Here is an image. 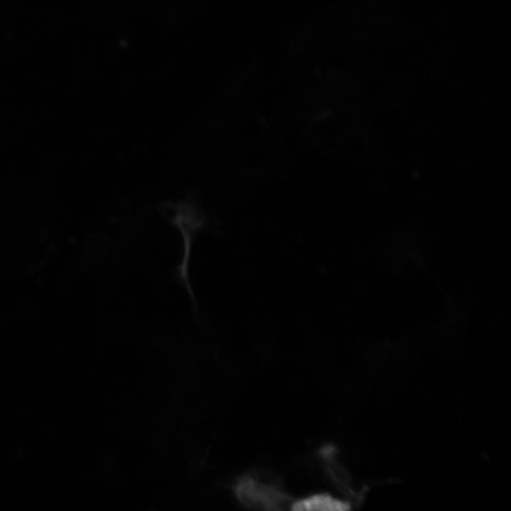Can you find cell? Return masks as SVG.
Listing matches in <instances>:
<instances>
[{
	"label": "cell",
	"mask_w": 511,
	"mask_h": 511,
	"mask_svg": "<svg viewBox=\"0 0 511 511\" xmlns=\"http://www.w3.org/2000/svg\"><path fill=\"white\" fill-rule=\"evenodd\" d=\"M234 492L242 503L253 507L278 509L285 502V496L277 488L252 476L241 478L234 487Z\"/></svg>",
	"instance_id": "6da1fadb"
},
{
	"label": "cell",
	"mask_w": 511,
	"mask_h": 511,
	"mask_svg": "<svg viewBox=\"0 0 511 511\" xmlns=\"http://www.w3.org/2000/svg\"><path fill=\"white\" fill-rule=\"evenodd\" d=\"M172 221L180 229L184 238V257L181 265L178 268L179 278L182 284L188 290L192 298L194 299L192 291L188 281V259L194 233L202 226L203 219L197 214V212L192 208L182 206L177 209Z\"/></svg>",
	"instance_id": "7a4b0ae2"
},
{
	"label": "cell",
	"mask_w": 511,
	"mask_h": 511,
	"mask_svg": "<svg viewBox=\"0 0 511 511\" xmlns=\"http://www.w3.org/2000/svg\"><path fill=\"white\" fill-rule=\"evenodd\" d=\"M347 503L337 500L328 494H317L295 502L294 510H345Z\"/></svg>",
	"instance_id": "3957f363"
}]
</instances>
